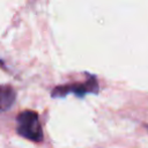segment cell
Returning a JSON list of instances; mask_svg holds the SVG:
<instances>
[{"mask_svg": "<svg viewBox=\"0 0 148 148\" xmlns=\"http://www.w3.org/2000/svg\"><path fill=\"white\" fill-rule=\"evenodd\" d=\"M16 132L34 142H40L43 140V130L38 119V113L31 110H24L17 114Z\"/></svg>", "mask_w": 148, "mask_h": 148, "instance_id": "obj_1", "label": "cell"}, {"mask_svg": "<svg viewBox=\"0 0 148 148\" xmlns=\"http://www.w3.org/2000/svg\"><path fill=\"white\" fill-rule=\"evenodd\" d=\"M98 92V82L96 77L91 74L87 76V81L83 83H72V84H62L56 87L51 91V96L54 98L65 97L68 94H74L75 96L82 98L87 94H97Z\"/></svg>", "mask_w": 148, "mask_h": 148, "instance_id": "obj_2", "label": "cell"}, {"mask_svg": "<svg viewBox=\"0 0 148 148\" xmlns=\"http://www.w3.org/2000/svg\"><path fill=\"white\" fill-rule=\"evenodd\" d=\"M16 98V91L12 86L0 84V112L7 111L13 106Z\"/></svg>", "mask_w": 148, "mask_h": 148, "instance_id": "obj_3", "label": "cell"}, {"mask_svg": "<svg viewBox=\"0 0 148 148\" xmlns=\"http://www.w3.org/2000/svg\"><path fill=\"white\" fill-rule=\"evenodd\" d=\"M147 128H148V126H147Z\"/></svg>", "mask_w": 148, "mask_h": 148, "instance_id": "obj_4", "label": "cell"}]
</instances>
